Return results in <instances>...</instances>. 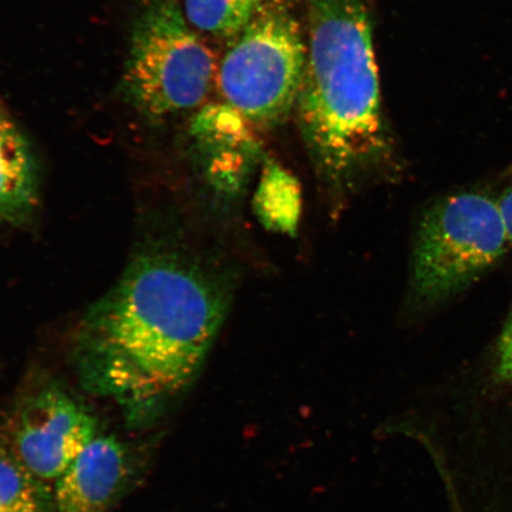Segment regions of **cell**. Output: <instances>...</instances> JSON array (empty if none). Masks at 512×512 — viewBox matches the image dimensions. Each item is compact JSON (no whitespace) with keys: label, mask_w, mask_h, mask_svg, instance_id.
Instances as JSON below:
<instances>
[{"label":"cell","mask_w":512,"mask_h":512,"mask_svg":"<svg viewBox=\"0 0 512 512\" xmlns=\"http://www.w3.org/2000/svg\"><path fill=\"white\" fill-rule=\"evenodd\" d=\"M226 307L220 287L188 262L140 256L81 320L76 363L107 393H177L200 371Z\"/></svg>","instance_id":"1"},{"label":"cell","mask_w":512,"mask_h":512,"mask_svg":"<svg viewBox=\"0 0 512 512\" xmlns=\"http://www.w3.org/2000/svg\"><path fill=\"white\" fill-rule=\"evenodd\" d=\"M300 130L320 174L349 184L386 150L373 29L361 0H307Z\"/></svg>","instance_id":"2"},{"label":"cell","mask_w":512,"mask_h":512,"mask_svg":"<svg viewBox=\"0 0 512 512\" xmlns=\"http://www.w3.org/2000/svg\"><path fill=\"white\" fill-rule=\"evenodd\" d=\"M306 61L296 0H272L223 56L217 73L222 98L249 123L277 124L297 105Z\"/></svg>","instance_id":"3"},{"label":"cell","mask_w":512,"mask_h":512,"mask_svg":"<svg viewBox=\"0 0 512 512\" xmlns=\"http://www.w3.org/2000/svg\"><path fill=\"white\" fill-rule=\"evenodd\" d=\"M497 200L458 192L434 203L419 224L412 290L421 304L462 292L494 267L511 245Z\"/></svg>","instance_id":"4"},{"label":"cell","mask_w":512,"mask_h":512,"mask_svg":"<svg viewBox=\"0 0 512 512\" xmlns=\"http://www.w3.org/2000/svg\"><path fill=\"white\" fill-rule=\"evenodd\" d=\"M177 0H147L134 25L125 87L152 119L192 110L206 100L216 62Z\"/></svg>","instance_id":"5"},{"label":"cell","mask_w":512,"mask_h":512,"mask_svg":"<svg viewBox=\"0 0 512 512\" xmlns=\"http://www.w3.org/2000/svg\"><path fill=\"white\" fill-rule=\"evenodd\" d=\"M98 435L94 416L56 386L38 389L17 408L10 450L37 478L55 483Z\"/></svg>","instance_id":"6"},{"label":"cell","mask_w":512,"mask_h":512,"mask_svg":"<svg viewBox=\"0 0 512 512\" xmlns=\"http://www.w3.org/2000/svg\"><path fill=\"white\" fill-rule=\"evenodd\" d=\"M128 454L114 435H96L54 483L56 512H107L130 473Z\"/></svg>","instance_id":"7"},{"label":"cell","mask_w":512,"mask_h":512,"mask_svg":"<svg viewBox=\"0 0 512 512\" xmlns=\"http://www.w3.org/2000/svg\"><path fill=\"white\" fill-rule=\"evenodd\" d=\"M40 181L27 140L0 110V221L21 227L36 215Z\"/></svg>","instance_id":"8"},{"label":"cell","mask_w":512,"mask_h":512,"mask_svg":"<svg viewBox=\"0 0 512 512\" xmlns=\"http://www.w3.org/2000/svg\"><path fill=\"white\" fill-rule=\"evenodd\" d=\"M254 209L268 229L293 235L302 214V191L290 172L268 162L254 198Z\"/></svg>","instance_id":"9"},{"label":"cell","mask_w":512,"mask_h":512,"mask_svg":"<svg viewBox=\"0 0 512 512\" xmlns=\"http://www.w3.org/2000/svg\"><path fill=\"white\" fill-rule=\"evenodd\" d=\"M54 490L0 447V512H53Z\"/></svg>","instance_id":"10"},{"label":"cell","mask_w":512,"mask_h":512,"mask_svg":"<svg viewBox=\"0 0 512 512\" xmlns=\"http://www.w3.org/2000/svg\"><path fill=\"white\" fill-rule=\"evenodd\" d=\"M272 0H184L192 27L233 41Z\"/></svg>","instance_id":"11"},{"label":"cell","mask_w":512,"mask_h":512,"mask_svg":"<svg viewBox=\"0 0 512 512\" xmlns=\"http://www.w3.org/2000/svg\"><path fill=\"white\" fill-rule=\"evenodd\" d=\"M249 123L233 107L214 104L203 107L192 123V134L208 153L252 151L255 146L248 134Z\"/></svg>","instance_id":"12"},{"label":"cell","mask_w":512,"mask_h":512,"mask_svg":"<svg viewBox=\"0 0 512 512\" xmlns=\"http://www.w3.org/2000/svg\"><path fill=\"white\" fill-rule=\"evenodd\" d=\"M494 373L499 382L512 383V306L497 341Z\"/></svg>","instance_id":"13"},{"label":"cell","mask_w":512,"mask_h":512,"mask_svg":"<svg viewBox=\"0 0 512 512\" xmlns=\"http://www.w3.org/2000/svg\"><path fill=\"white\" fill-rule=\"evenodd\" d=\"M497 203L512 242V184L499 196Z\"/></svg>","instance_id":"14"}]
</instances>
